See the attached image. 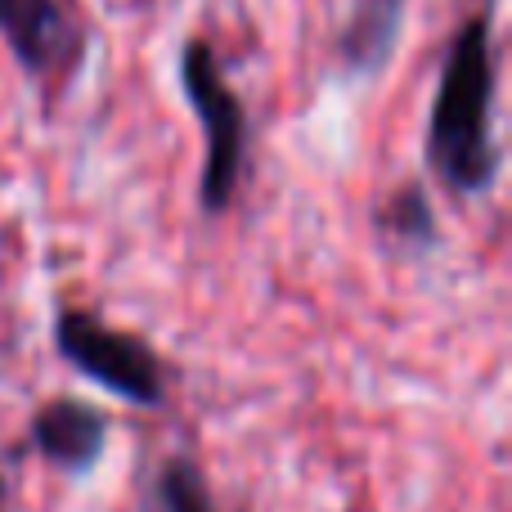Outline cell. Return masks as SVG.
<instances>
[{
    "mask_svg": "<svg viewBox=\"0 0 512 512\" xmlns=\"http://www.w3.org/2000/svg\"><path fill=\"white\" fill-rule=\"evenodd\" d=\"M405 14H409V0H355L351 14L342 18V27L333 36L337 72L351 81L378 77L400 45Z\"/></svg>",
    "mask_w": 512,
    "mask_h": 512,
    "instance_id": "cell-6",
    "label": "cell"
},
{
    "mask_svg": "<svg viewBox=\"0 0 512 512\" xmlns=\"http://www.w3.org/2000/svg\"><path fill=\"white\" fill-rule=\"evenodd\" d=\"M149 512H221L194 454H171L149 481Z\"/></svg>",
    "mask_w": 512,
    "mask_h": 512,
    "instance_id": "cell-8",
    "label": "cell"
},
{
    "mask_svg": "<svg viewBox=\"0 0 512 512\" xmlns=\"http://www.w3.org/2000/svg\"><path fill=\"white\" fill-rule=\"evenodd\" d=\"M495 90L499 59L486 0L477 14L463 18L445 45L423 140L432 176L459 198H486L504 171V149L495 135Z\"/></svg>",
    "mask_w": 512,
    "mask_h": 512,
    "instance_id": "cell-1",
    "label": "cell"
},
{
    "mask_svg": "<svg viewBox=\"0 0 512 512\" xmlns=\"http://www.w3.org/2000/svg\"><path fill=\"white\" fill-rule=\"evenodd\" d=\"M180 90L185 104L194 108L198 126H203V176H198V207L203 216H225L234 207L243 180V162H248V108H243L239 90L230 86L216 50L203 36H189L180 45Z\"/></svg>",
    "mask_w": 512,
    "mask_h": 512,
    "instance_id": "cell-2",
    "label": "cell"
},
{
    "mask_svg": "<svg viewBox=\"0 0 512 512\" xmlns=\"http://www.w3.org/2000/svg\"><path fill=\"white\" fill-rule=\"evenodd\" d=\"M113 418L77 396H54L32 414V450L63 477H90L108 454Z\"/></svg>",
    "mask_w": 512,
    "mask_h": 512,
    "instance_id": "cell-5",
    "label": "cell"
},
{
    "mask_svg": "<svg viewBox=\"0 0 512 512\" xmlns=\"http://www.w3.org/2000/svg\"><path fill=\"white\" fill-rule=\"evenodd\" d=\"M0 41L41 95L54 99L86 63L90 32L72 0H0Z\"/></svg>",
    "mask_w": 512,
    "mask_h": 512,
    "instance_id": "cell-4",
    "label": "cell"
},
{
    "mask_svg": "<svg viewBox=\"0 0 512 512\" xmlns=\"http://www.w3.org/2000/svg\"><path fill=\"white\" fill-rule=\"evenodd\" d=\"M378 234L396 243L400 252H432L441 243V225H436V207L423 185H400L373 216Z\"/></svg>",
    "mask_w": 512,
    "mask_h": 512,
    "instance_id": "cell-7",
    "label": "cell"
},
{
    "mask_svg": "<svg viewBox=\"0 0 512 512\" xmlns=\"http://www.w3.org/2000/svg\"><path fill=\"white\" fill-rule=\"evenodd\" d=\"M54 346L81 378L113 391L126 405L158 409L167 400V364H162V355L140 333L113 328L95 310L81 306L59 310L54 315Z\"/></svg>",
    "mask_w": 512,
    "mask_h": 512,
    "instance_id": "cell-3",
    "label": "cell"
},
{
    "mask_svg": "<svg viewBox=\"0 0 512 512\" xmlns=\"http://www.w3.org/2000/svg\"><path fill=\"white\" fill-rule=\"evenodd\" d=\"M0 512H5V472H0Z\"/></svg>",
    "mask_w": 512,
    "mask_h": 512,
    "instance_id": "cell-9",
    "label": "cell"
}]
</instances>
